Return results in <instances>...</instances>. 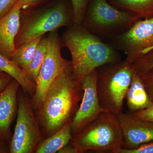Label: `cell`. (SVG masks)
I'll return each mask as SVG.
<instances>
[{"instance_id": "7c38bea8", "label": "cell", "mask_w": 153, "mask_h": 153, "mask_svg": "<svg viewBox=\"0 0 153 153\" xmlns=\"http://www.w3.org/2000/svg\"><path fill=\"white\" fill-rule=\"evenodd\" d=\"M21 10L17 1L10 10L0 18V53L10 59L16 49L15 41L21 27Z\"/></svg>"}, {"instance_id": "7402d4cb", "label": "cell", "mask_w": 153, "mask_h": 153, "mask_svg": "<svg viewBox=\"0 0 153 153\" xmlns=\"http://www.w3.org/2000/svg\"><path fill=\"white\" fill-rule=\"evenodd\" d=\"M139 76L150 98L153 102V68Z\"/></svg>"}, {"instance_id": "ffe728a7", "label": "cell", "mask_w": 153, "mask_h": 153, "mask_svg": "<svg viewBox=\"0 0 153 153\" xmlns=\"http://www.w3.org/2000/svg\"><path fill=\"white\" fill-rule=\"evenodd\" d=\"M134 72L139 76L153 68V49L140 56L132 63Z\"/></svg>"}, {"instance_id": "8fae6325", "label": "cell", "mask_w": 153, "mask_h": 153, "mask_svg": "<svg viewBox=\"0 0 153 153\" xmlns=\"http://www.w3.org/2000/svg\"><path fill=\"white\" fill-rule=\"evenodd\" d=\"M120 127L122 146L127 149H136L153 142V123L136 118L129 113L116 116Z\"/></svg>"}, {"instance_id": "7a4b0ae2", "label": "cell", "mask_w": 153, "mask_h": 153, "mask_svg": "<svg viewBox=\"0 0 153 153\" xmlns=\"http://www.w3.org/2000/svg\"><path fill=\"white\" fill-rule=\"evenodd\" d=\"M82 94L81 84L73 78L71 68L53 81L39 109L40 122L48 137L71 122Z\"/></svg>"}, {"instance_id": "ba28073f", "label": "cell", "mask_w": 153, "mask_h": 153, "mask_svg": "<svg viewBox=\"0 0 153 153\" xmlns=\"http://www.w3.org/2000/svg\"><path fill=\"white\" fill-rule=\"evenodd\" d=\"M18 103L17 122L9 148L10 152L33 153L36 152L41 139V131L27 98L19 96Z\"/></svg>"}, {"instance_id": "ac0fdd59", "label": "cell", "mask_w": 153, "mask_h": 153, "mask_svg": "<svg viewBox=\"0 0 153 153\" xmlns=\"http://www.w3.org/2000/svg\"><path fill=\"white\" fill-rule=\"evenodd\" d=\"M42 37H39L16 48L11 59L13 60L27 74L36 49Z\"/></svg>"}, {"instance_id": "603a6c76", "label": "cell", "mask_w": 153, "mask_h": 153, "mask_svg": "<svg viewBox=\"0 0 153 153\" xmlns=\"http://www.w3.org/2000/svg\"><path fill=\"white\" fill-rule=\"evenodd\" d=\"M117 153H153V142L144 144L132 149L121 148Z\"/></svg>"}, {"instance_id": "5bb4252c", "label": "cell", "mask_w": 153, "mask_h": 153, "mask_svg": "<svg viewBox=\"0 0 153 153\" xmlns=\"http://www.w3.org/2000/svg\"><path fill=\"white\" fill-rule=\"evenodd\" d=\"M130 112L140 111L152 104L140 76L134 72L126 98Z\"/></svg>"}, {"instance_id": "83f0119b", "label": "cell", "mask_w": 153, "mask_h": 153, "mask_svg": "<svg viewBox=\"0 0 153 153\" xmlns=\"http://www.w3.org/2000/svg\"><path fill=\"white\" fill-rule=\"evenodd\" d=\"M60 153H77L75 148L69 144L64 146L58 152Z\"/></svg>"}, {"instance_id": "484cf974", "label": "cell", "mask_w": 153, "mask_h": 153, "mask_svg": "<svg viewBox=\"0 0 153 153\" xmlns=\"http://www.w3.org/2000/svg\"><path fill=\"white\" fill-rule=\"evenodd\" d=\"M13 79L8 74L0 71V94L5 89Z\"/></svg>"}, {"instance_id": "d6986e66", "label": "cell", "mask_w": 153, "mask_h": 153, "mask_svg": "<svg viewBox=\"0 0 153 153\" xmlns=\"http://www.w3.org/2000/svg\"><path fill=\"white\" fill-rule=\"evenodd\" d=\"M48 46V38L43 36L38 44L30 64L27 75L36 83L38 73L46 55Z\"/></svg>"}, {"instance_id": "44dd1931", "label": "cell", "mask_w": 153, "mask_h": 153, "mask_svg": "<svg viewBox=\"0 0 153 153\" xmlns=\"http://www.w3.org/2000/svg\"><path fill=\"white\" fill-rule=\"evenodd\" d=\"M91 0H71L73 25H82L88 4Z\"/></svg>"}, {"instance_id": "f1b7e54d", "label": "cell", "mask_w": 153, "mask_h": 153, "mask_svg": "<svg viewBox=\"0 0 153 153\" xmlns=\"http://www.w3.org/2000/svg\"><path fill=\"white\" fill-rule=\"evenodd\" d=\"M4 141L0 140V153H7V152H10L6 148L4 144Z\"/></svg>"}, {"instance_id": "30bf717a", "label": "cell", "mask_w": 153, "mask_h": 153, "mask_svg": "<svg viewBox=\"0 0 153 153\" xmlns=\"http://www.w3.org/2000/svg\"><path fill=\"white\" fill-rule=\"evenodd\" d=\"M97 69L91 72L81 82L83 91L82 102L71 123L72 136L105 111L100 106L97 91Z\"/></svg>"}, {"instance_id": "4fadbf2b", "label": "cell", "mask_w": 153, "mask_h": 153, "mask_svg": "<svg viewBox=\"0 0 153 153\" xmlns=\"http://www.w3.org/2000/svg\"><path fill=\"white\" fill-rule=\"evenodd\" d=\"M19 82L13 79L0 94V140H7L11 136V125L16 114Z\"/></svg>"}, {"instance_id": "4316f807", "label": "cell", "mask_w": 153, "mask_h": 153, "mask_svg": "<svg viewBox=\"0 0 153 153\" xmlns=\"http://www.w3.org/2000/svg\"><path fill=\"white\" fill-rule=\"evenodd\" d=\"M41 1V0H18L22 10L35 6Z\"/></svg>"}, {"instance_id": "3957f363", "label": "cell", "mask_w": 153, "mask_h": 153, "mask_svg": "<svg viewBox=\"0 0 153 153\" xmlns=\"http://www.w3.org/2000/svg\"><path fill=\"white\" fill-rule=\"evenodd\" d=\"M69 144L77 153L87 151L98 153H117L122 148L121 134L115 115L104 111L78 133Z\"/></svg>"}, {"instance_id": "d4e9b609", "label": "cell", "mask_w": 153, "mask_h": 153, "mask_svg": "<svg viewBox=\"0 0 153 153\" xmlns=\"http://www.w3.org/2000/svg\"><path fill=\"white\" fill-rule=\"evenodd\" d=\"M18 0H0V18L10 10Z\"/></svg>"}, {"instance_id": "277c9868", "label": "cell", "mask_w": 153, "mask_h": 153, "mask_svg": "<svg viewBox=\"0 0 153 153\" xmlns=\"http://www.w3.org/2000/svg\"><path fill=\"white\" fill-rule=\"evenodd\" d=\"M105 66L97 69V96L101 107L116 116L123 112L134 73L132 64L125 60Z\"/></svg>"}, {"instance_id": "52a82bcc", "label": "cell", "mask_w": 153, "mask_h": 153, "mask_svg": "<svg viewBox=\"0 0 153 153\" xmlns=\"http://www.w3.org/2000/svg\"><path fill=\"white\" fill-rule=\"evenodd\" d=\"M47 38V52L38 73L33 97V106L38 109L53 81L64 71L71 68V61L65 60L61 55V43L57 30L50 32Z\"/></svg>"}, {"instance_id": "2e32d148", "label": "cell", "mask_w": 153, "mask_h": 153, "mask_svg": "<svg viewBox=\"0 0 153 153\" xmlns=\"http://www.w3.org/2000/svg\"><path fill=\"white\" fill-rule=\"evenodd\" d=\"M71 123L65 125L37 146V153H55L68 144L72 137Z\"/></svg>"}, {"instance_id": "9c48e42d", "label": "cell", "mask_w": 153, "mask_h": 153, "mask_svg": "<svg viewBox=\"0 0 153 153\" xmlns=\"http://www.w3.org/2000/svg\"><path fill=\"white\" fill-rule=\"evenodd\" d=\"M113 38V47L123 51L126 60L134 63L153 49V17L140 19L126 32Z\"/></svg>"}, {"instance_id": "6da1fadb", "label": "cell", "mask_w": 153, "mask_h": 153, "mask_svg": "<svg viewBox=\"0 0 153 153\" xmlns=\"http://www.w3.org/2000/svg\"><path fill=\"white\" fill-rule=\"evenodd\" d=\"M62 41L71 54L72 76L79 84L96 69L120 61L114 47L81 25L68 28L63 33Z\"/></svg>"}, {"instance_id": "5b68a950", "label": "cell", "mask_w": 153, "mask_h": 153, "mask_svg": "<svg viewBox=\"0 0 153 153\" xmlns=\"http://www.w3.org/2000/svg\"><path fill=\"white\" fill-rule=\"evenodd\" d=\"M140 19L132 12L116 8L107 0H92L83 22L86 29L96 36L114 38Z\"/></svg>"}, {"instance_id": "cb8c5ba5", "label": "cell", "mask_w": 153, "mask_h": 153, "mask_svg": "<svg viewBox=\"0 0 153 153\" xmlns=\"http://www.w3.org/2000/svg\"><path fill=\"white\" fill-rule=\"evenodd\" d=\"M129 113L136 118L153 123V102L150 106L146 109L135 112Z\"/></svg>"}, {"instance_id": "e0dca14e", "label": "cell", "mask_w": 153, "mask_h": 153, "mask_svg": "<svg viewBox=\"0 0 153 153\" xmlns=\"http://www.w3.org/2000/svg\"><path fill=\"white\" fill-rule=\"evenodd\" d=\"M112 4L132 12L141 19L153 17V0H112Z\"/></svg>"}, {"instance_id": "8992f818", "label": "cell", "mask_w": 153, "mask_h": 153, "mask_svg": "<svg viewBox=\"0 0 153 153\" xmlns=\"http://www.w3.org/2000/svg\"><path fill=\"white\" fill-rule=\"evenodd\" d=\"M73 23V15L69 13L64 4L58 3L31 15L21 25L16 37V48L46 33L68 26Z\"/></svg>"}, {"instance_id": "9a60e30c", "label": "cell", "mask_w": 153, "mask_h": 153, "mask_svg": "<svg viewBox=\"0 0 153 153\" xmlns=\"http://www.w3.org/2000/svg\"><path fill=\"white\" fill-rule=\"evenodd\" d=\"M0 71L7 73L16 80L25 92L34 95L36 90L35 82L28 77L25 71L13 60L1 53Z\"/></svg>"}]
</instances>
